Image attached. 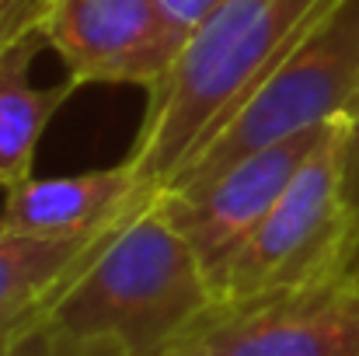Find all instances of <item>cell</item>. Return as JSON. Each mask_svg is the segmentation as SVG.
I'll use <instances>...</instances> for the list:
<instances>
[{"label":"cell","mask_w":359,"mask_h":356,"mask_svg":"<svg viewBox=\"0 0 359 356\" xmlns=\"http://www.w3.org/2000/svg\"><path fill=\"white\" fill-rule=\"evenodd\" d=\"M335 0H220L185 39L171 74L147 95L126 161L157 196L255 95Z\"/></svg>","instance_id":"cell-1"},{"label":"cell","mask_w":359,"mask_h":356,"mask_svg":"<svg viewBox=\"0 0 359 356\" xmlns=\"http://www.w3.org/2000/svg\"><path fill=\"white\" fill-rule=\"evenodd\" d=\"M213 304L217 286L154 196L95 248L42 318L81 336H109L133 356H154L192 332Z\"/></svg>","instance_id":"cell-2"},{"label":"cell","mask_w":359,"mask_h":356,"mask_svg":"<svg viewBox=\"0 0 359 356\" xmlns=\"http://www.w3.org/2000/svg\"><path fill=\"white\" fill-rule=\"evenodd\" d=\"M359 105V0H335L220 133L161 192H182L276 140L349 119Z\"/></svg>","instance_id":"cell-3"},{"label":"cell","mask_w":359,"mask_h":356,"mask_svg":"<svg viewBox=\"0 0 359 356\" xmlns=\"http://www.w3.org/2000/svg\"><path fill=\"white\" fill-rule=\"evenodd\" d=\"M346 119L297 171L269 217L241 244L217 301H244L346 276L356 255L359 217L346 196Z\"/></svg>","instance_id":"cell-4"},{"label":"cell","mask_w":359,"mask_h":356,"mask_svg":"<svg viewBox=\"0 0 359 356\" xmlns=\"http://www.w3.org/2000/svg\"><path fill=\"white\" fill-rule=\"evenodd\" d=\"M39 35L81 88L112 84L147 95L185 46L161 0H46Z\"/></svg>","instance_id":"cell-5"},{"label":"cell","mask_w":359,"mask_h":356,"mask_svg":"<svg viewBox=\"0 0 359 356\" xmlns=\"http://www.w3.org/2000/svg\"><path fill=\"white\" fill-rule=\"evenodd\" d=\"M185 339L213 356H359V279L217 301Z\"/></svg>","instance_id":"cell-6"},{"label":"cell","mask_w":359,"mask_h":356,"mask_svg":"<svg viewBox=\"0 0 359 356\" xmlns=\"http://www.w3.org/2000/svg\"><path fill=\"white\" fill-rule=\"evenodd\" d=\"M335 122L276 140L262 150H251L238 157L231 168H224L220 175L206 178L203 185H192L182 192H157L171 224L185 235L192 251L199 255L210 283L217 286V297H220V279L241 251V244L269 217L276 199L286 192L297 171L311 161V154L328 140Z\"/></svg>","instance_id":"cell-7"},{"label":"cell","mask_w":359,"mask_h":356,"mask_svg":"<svg viewBox=\"0 0 359 356\" xmlns=\"http://www.w3.org/2000/svg\"><path fill=\"white\" fill-rule=\"evenodd\" d=\"M154 196L143 189L136 168L122 157L119 164L28 178L4 192L0 231L32 237H95L119 228Z\"/></svg>","instance_id":"cell-8"},{"label":"cell","mask_w":359,"mask_h":356,"mask_svg":"<svg viewBox=\"0 0 359 356\" xmlns=\"http://www.w3.org/2000/svg\"><path fill=\"white\" fill-rule=\"evenodd\" d=\"M39 25L14 35L0 49V189H14L32 178L39 143L56 112L81 88L77 81L39 88L32 84V63L39 56Z\"/></svg>","instance_id":"cell-9"},{"label":"cell","mask_w":359,"mask_h":356,"mask_svg":"<svg viewBox=\"0 0 359 356\" xmlns=\"http://www.w3.org/2000/svg\"><path fill=\"white\" fill-rule=\"evenodd\" d=\"M112 231L95 237H32L0 231V311L46 308Z\"/></svg>","instance_id":"cell-10"},{"label":"cell","mask_w":359,"mask_h":356,"mask_svg":"<svg viewBox=\"0 0 359 356\" xmlns=\"http://www.w3.org/2000/svg\"><path fill=\"white\" fill-rule=\"evenodd\" d=\"M11 356H133L122 343L109 339V336H81L70 329H60L46 318L32 322L18 343Z\"/></svg>","instance_id":"cell-11"},{"label":"cell","mask_w":359,"mask_h":356,"mask_svg":"<svg viewBox=\"0 0 359 356\" xmlns=\"http://www.w3.org/2000/svg\"><path fill=\"white\" fill-rule=\"evenodd\" d=\"M46 0H0V46L39 25Z\"/></svg>","instance_id":"cell-12"},{"label":"cell","mask_w":359,"mask_h":356,"mask_svg":"<svg viewBox=\"0 0 359 356\" xmlns=\"http://www.w3.org/2000/svg\"><path fill=\"white\" fill-rule=\"evenodd\" d=\"M342 154H346V196H349V203L359 217V105L353 109V116L346 119Z\"/></svg>","instance_id":"cell-13"},{"label":"cell","mask_w":359,"mask_h":356,"mask_svg":"<svg viewBox=\"0 0 359 356\" xmlns=\"http://www.w3.org/2000/svg\"><path fill=\"white\" fill-rule=\"evenodd\" d=\"M164 4V11H168V18L175 21V28L189 39V32L220 4V0H161Z\"/></svg>","instance_id":"cell-14"},{"label":"cell","mask_w":359,"mask_h":356,"mask_svg":"<svg viewBox=\"0 0 359 356\" xmlns=\"http://www.w3.org/2000/svg\"><path fill=\"white\" fill-rule=\"evenodd\" d=\"M42 311H46V308H39V311H0V356H11L18 336H21L32 322H39Z\"/></svg>","instance_id":"cell-15"},{"label":"cell","mask_w":359,"mask_h":356,"mask_svg":"<svg viewBox=\"0 0 359 356\" xmlns=\"http://www.w3.org/2000/svg\"><path fill=\"white\" fill-rule=\"evenodd\" d=\"M154 356H213V353H206L196 339H178V343H171V346H164L161 353H154Z\"/></svg>","instance_id":"cell-16"},{"label":"cell","mask_w":359,"mask_h":356,"mask_svg":"<svg viewBox=\"0 0 359 356\" xmlns=\"http://www.w3.org/2000/svg\"><path fill=\"white\" fill-rule=\"evenodd\" d=\"M349 276L359 279V241H356V255H353V265H349Z\"/></svg>","instance_id":"cell-17"},{"label":"cell","mask_w":359,"mask_h":356,"mask_svg":"<svg viewBox=\"0 0 359 356\" xmlns=\"http://www.w3.org/2000/svg\"><path fill=\"white\" fill-rule=\"evenodd\" d=\"M4 46H7V42H4ZM4 46H0V49H4Z\"/></svg>","instance_id":"cell-18"}]
</instances>
